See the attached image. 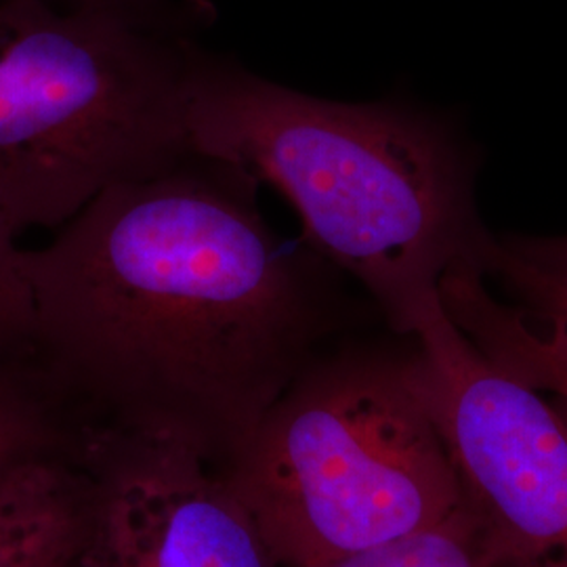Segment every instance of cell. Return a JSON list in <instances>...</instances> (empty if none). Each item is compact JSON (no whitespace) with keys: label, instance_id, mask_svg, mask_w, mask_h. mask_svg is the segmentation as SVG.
Masks as SVG:
<instances>
[{"label":"cell","instance_id":"cell-1","mask_svg":"<svg viewBox=\"0 0 567 567\" xmlns=\"http://www.w3.org/2000/svg\"><path fill=\"white\" fill-rule=\"evenodd\" d=\"M259 185L187 152L21 248L32 360L74 425L177 444L219 471L318 353L322 264L265 221Z\"/></svg>","mask_w":567,"mask_h":567},{"label":"cell","instance_id":"cell-2","mask_svg":"<svg viewBox=\"0 0 567 567\" xmlns=\"http://www.w3.org/2000/svg\"><path fill=\"white\" fill-rule=\"evenodd\" d=\"M192 152L276 187L311 250L364 286L389 326L416 339L447 313L444 280L477 264L465 163L446 133L393 103L313 97L194 47Z\"/></svg>","mask_w":567,"mask_h":567},{"label":"cell","instance_id":"cell-3","mask_svg":"<svg viewBox=\"0 0 567 567\" xmlns=\"http://www.w3.org/2000/svg\"><path fill=\"white\" fill-rule=\"evenodd\" d=\"M219 471L280 567L381 547L463 505L419 343L318 351Z\"/></svg>","mask_w":567,"mask_h":567},{"label":"cell","instance_id":"cell-4","mask_svg":"<svg viewBox=\"0 0 567 567\" xmlns=\"http://www.w3.org/2000/svg\"><path fill=\"white\" fill-rule=\"evenodd\" d=\"M194 47L161 13L0 0V217L16 236L192 152Z\"/></svg>","mask_w":567,"mask_h":567},{"label":"cell","instance_id":"cell-5","mask_svg":"<svg viewBox=\"0 0 567 567\" xmlns=\"http://www.w3.org/2000/svg\"><path fill=\"white\" fill-rule=\"evenodd\" d=\"M463 505L496 567H567V421L446 313L414 339Z\"/></svg>","mask_w":567,"mask_h":567},{"label":"cell","instance_id":"cell-6","mask_svg":"<svg viewBox=\"0 0 567 567\" xmlns=\"http://www.w3.org/2000/svg\"><path fill=\"white\" fill-rule=\"evenodd\" d=\"M89 567H280L221 471L187 447L79 429Z\"/></svg>","mask_w":567,"mask_h":567},{"label":"cell","instance_id":"cell-7","mask_svg":"<svg viewBox=\"0 0 567 567\" xmlns=\"http://www.w3.org/2000/svg\"><path fill=\"white\" fill-rule=\"evenodd\" d=\"M477 267L501 278L529 316L547 326V337L532 334L511 309L494 303L473 269L444 284L450 318L492 362L534 389L567 395V271L532 264L487 236L477 246Z\"/></svg>","mask_w":567,"mask_h":567},{"label":"cell","instance_id":"cell-8","mask_svg":"<svg viewBox=\"0 0 567 567\" xmlns=\"http://www.w3.org/2000/svg\"><path fill=\"white\" fill-rule=\"evenodd\" d=\"M89 475L76 447L0 475V567H74L86 547Z\"/></svg>","mask_w":567,"mask_h":567},{"label":"cell","instance_id":"cell-9","mask_svg":"<svg viewBox=\"0 0 567 567\" xmlns=\"http://www.w3.org/2000/svg\"><path fill=\"white\" fill-rule=\"evenodd\" d=\"M76 426L41 368L0 353V475L34 456L74 444Z\"/></svg>","mask_w":567,"mask_h":567},{"label":"cell","instance_id":"cell-10","mask_svg":"<svg viewBox=\"0 0 567 567\" xmlns=\"http://www.w3.org/2000/svg\"><path fill=\"white\" fill-rule=\"evenodd\" d=\"M313 567H496L465 505L435 526Z\"/></svg>","mask_w":567,"mask_h":567},{"label":"cell","instance_id":"cell-11","mask_svg":"<svg viewBox=\"0 0 567 567\" xmlns=\"http://www.w3.org/2000/svg\"><path fill=\"white\" fill-rule=\"evenodd\" d=\"M16 238L0 217V353L32 358V297Z\"/></svg>","mask_w":567,"mask_h":567},{"label":"cell","instance_id":"cell-12","mask_svg":"<svg viewBox=\"0 0 567 567\" xmlns=\"http://www.w3.org/2000/svg\"><path fill=\"white\" fill-rule=\"evenodd\" d=\"M503 244L511 252L524 257L532 264L567 271V236L564 238H508Z\"/></svg>","mask_w":567,"mask_h":567},{"label":"cell","instance_id":"cell-13","mask_svg":"<svg viewBox=\"0 0 567 567\" xmlns=\"http://www.w3.org/2000/svg\"><path fill=\"white\" fill-rule=\"evenodd\" d=\"M60 7H110L137 13H161L158 0H47Z\"/></svg>","mask_w":567,"mask_h":567},{"label":"cell","instance_id":"cell-14","mask_svg":"<svg viewBox=\"0 0 567 567\" xmlns=\"http://www.w3.org/2000/svg\"><path fill=\"white\" fill-rule=\"evenodd\" d=\"M74 567H89V566H86V564H84V559H82V557H81V559H79V564H76V566H74Z\"/></svg>","mask_w":567,"mask_h":567}]
</instances>
